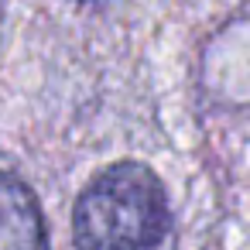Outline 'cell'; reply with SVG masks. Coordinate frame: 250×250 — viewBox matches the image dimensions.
<instances>
[{
    "label": "cell",
    "mask_w": 250,
    "mask_h": 250,
    "mask_svg": "<svg viewBox=\"0 0 250 250\" xmlns=\"http://www.w3.org/2000/svg\"><path fill=\"white\" fill-rule=\"evenodd\" d=\"M79 250H168L171 209L158 175L137 161L100 171L76 202Z\"/></svg>",
    "instance_id": "obj_1"
},
{
    "label": "cell",
    "mask_w": 250,
    "mask_h": 250,
    "mask_svg": "<svg viewBox=\"0 0 250 250\" xmlns=\"http://www.w3.org/2000/svg\"><path fill=\"white\" fill-rule=\"evenodd\" d=\"M0 250H48L31 188L7 171H0Z\"/></svg>",
    "instance_id": "obj_2"
},
{
    "label": "cell",
    "mask_w": 250,
    "mask_h": 250,
    "mask_svg": "<svg viewBox=\"0 0 250 250\" xmlns=\"http://www.w3.org/2000/svg\"><path fill=\"white\" fill-rule=\"evenodd\" d=\"M79 4H86V7H106V4H113V0H79Z\"/></svg>",
    "instance_id": "obj_3"
}]
</instances>
